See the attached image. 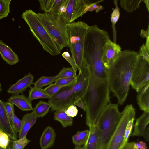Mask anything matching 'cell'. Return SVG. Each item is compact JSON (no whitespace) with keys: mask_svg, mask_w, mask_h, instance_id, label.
Instances as JSON below:
<instances>
[{"mask_svg":"<svg viewBox=\"0 0 149 149\" xmlns=\"http://www.w3.org/2000/svg\"><path fill=\"white\" fill-rule=\"evenodd\" d=\"M121 51L120 46L112 41L110 39L106 42L103 48L102 60L106 69L109 68Z\"/></svg>","mask_w":149,"mask_h":149,"instance_id":"12","label":"cell"},{"mask_svg":"<svg viewBox=\"0 0 149 149\" xmlns=\"http://www.w3.org/2000/svg\"><path fill=\"white\" fill-rule=\"evenodd\" d=\"M57 79L56 75L47 76H43L40 77L33 84L34 87L42 88L43 87L53 83Z\"/></svg>","mask_w":149,"mask_h":149,"instance_id":"29","label":"cell"},{"mask_svg":"<svg viewBox=\"0 0 149 149\" xmlns=\"http://www.w3.org/2000/svg\"><path fill=\"white\" fill-rule=\"evenodd\" d=\"M64 0H38L40 7L45 13H54L58 9Z\"/></svg>","mask_w":149,"mask_h":149,"instance_id":"22","label":"cell"},{"mask_svg":"<svg viewBox=\"0 0 149 149\" xmlns=\"http://www.w3.org/2000/svg\"><path fill=\"white\" fill-rule=\"evenodd\" d=\"M110 39L105 30L96 25L89 26L85 38L83 62L88 65L91 74L99 79L107 78L102 57L103 47Z\"/></svg>","mask_w":149,"mask_h":149,"instance_id":"2","label":"cell"},{"mask_svg":"<svg viewBox=\"0 0 149 149\" xmlns=\"http://www.w3.org/2000/svg\"><path fill=\"white\" fill-rule=\"evenodd\" d=\"M89 133L84 149H99V134L95 124L89 127Z\"/></svg>","mask_w":149,"mask_h":149,"instance_id":"18","label":"cell"},{"mask_svg":"<svg viewBox=\"0 0 149 149\" xmlns=\"http://www.w3.org/2000/svg\"><path fill=\"white\" fill-rule=\"evenodd\" d=\"M7 102L15 105L22 111H32L33 109L31 101L23 94L12 95Z\"/></svg>","mask_w":149,"mask_h":149,"instance_id":"16","label":"cell"},{"mask_svg":"<svg viewBox=\"0 0 149 149\" xmlns=\"http://www.w3.org/2000/svg\"><path fill=\"white\" fill-rule=\"evenodd\" d=\"M29 92L28 99L31 101L39 99H50V97L46 93L43 89L34 87H30Z\"/></svg>","mask_w":149,"mask_h":149,"instance_id":"25","label":"cell"},{"mask_svg":"<svg viewBox=\"0 0 149 149\" xmlns=\"http://www.w3.org/2000/svg\"><path fill=\"white\" fill-rule=\"evenodd\" d=\"M65 111L67 115L69 117L73 118L76 116L78 113V110L76 106L72 105L65 110Z\"/></svg>","mask_w":149,"mask_h":149,"instance_id":"40","label":"cell"},{"mask_svg":"<svg viewBox=\"0 0 149 149\" xmlns=\"http://www.w3.org/2000/svg\"><path fill=\"white\" fill-rule=\"evenodd\" d=\"M149 50L148 49L145 47V45L143 44L140 48L139 50V55L143 58L148 62H149Z\"/></svg>","mask_w":149,"mask_h":149,"instance_id":"41","label":"cell"},{"mask_svg":"<svg viewBox=\"0 0 149 149\" xmlns=\"http://www.w3.org/2000/svg\"><path fill=\"white\" fill-rule=\"evenodd\" d=\"M81 108L84 111H86V107L84 102L82 99L79 100L76 102L74 104Z\"/></svg>","mask_w":149,"mask_h":149,"instance_id":"45","label":"cell"},{"mask_svg":"<svg viewBox=\"0 0 149 149\" xmlns=\"http://www.w3.org/2000/svg\"><path fill=\"white\" fill-rule=\"evenodd\" d=\"M149 84V62L140 56L134 66L130 82L132 88L138 92Z\"/></svg>","mask_w":149,"mask_h":149,"instance_id":"10","label":"cell"},{"mask_svg":"<svg viewBox=\"0 0 149 149\" xmlns=\"http://www.w3.org/2000/svg\"><path fill=\"white\" fill-rule=\"evenodd\" d=\"M110 91L107 79L97 78L91 73L88 88L82 99L86 106V123L88 127L95 124L101 113L110 103Z\"/></svg>","mask_w":149,"mask_h":149,"instance_id":"3","label":"cell"},{"mask_svg":"<svg viewBox=\"0 0 149 149\" xmlns=\"http://www.w3.org/2000/svg\"><path fill=\"white\" fill-rule=\"evenodd\" d=\"M54 119L55 120L59 122L64 128L72 126L73 125V120L72 118L68 116L64 109H61L55 111Z\"/></svg>","mask_w":149,"mask_h":149,"instance_id":"23","label":"cell"},{"mask_svg":"<svg viewBox=\"0 0 149 149\" xmlns=\"http://www.w3.org/2000/svg\"><path fill=\"white\" fill-rule=\"evenodd\" d=\"M13 141L11 140L9 144L6 148H4L1 147L0 146V149H11V146Z\"/></svg>","mask_w":149,"mask_h":149,"instance_id":"49","label":"cell"},{"mask_svg":"<svg viewBox=\"0 0 149 149\" xmlns=\"http://www.w3.org/2000/svg\"><path fill=\"white\" fill-rule=\"evenodd\" d=\"M76 75L72 67H64L56 76L57 78H61L74 77Z\"/></svg>","mask_w":149,"mask_h":149,"instance_id":"31","label":"cell"},{"mask_svg":"<svg viewBox=\"0 0 149 149\" xmlns=\"http://www.w3.org/2000/svg\"><path fill=\"white\" fill-rule=\"evenodd\" d=\"M74 149H84L83 147L81 146H75Z\"/></svg>","mask_w":149,"mask_h":149,"instance_id":"50","label":"cell"},{"mask_svg":"<svg viewBox=\"0 0 149 149\" xmlns=\"http://www.w3.org/2000/svg\"><path fill=\"white\" fill-rule=\"evenodd\" d=\"M63 57L70 64L76 74L77 68L75 62L73 58L71 56L69 53L67 51L64 52L62 54Z\"/></svg>","mask_w":149,"mask_h":149,"instance_id":"38","label":"cell"},{"mask_svg":"<svg viewBox=\"0 0 149 149\" xmlns=\"http://www.w3.org/2000/svg\"><path fill=\"white\" fill-rule=\"evenodd\" d=\"M54 130L48 126L44 130L40 139V144L41 149H48L53 145L56 138Z\"/></svg>","mask_w":149,"mask_h":149,"instance_id":"17","label":"cell"},{"mask_svg":"<svg viewBox=\"0 0 149 149\" xmlns=\"http://www.w3.org/2000/svg\"><path fill=\"white\" fill-rule=\"evenodd\" d=\"M143 0H120L121 7L128 12H132L139 7L140 3Z\"/></svg>","mask_w":149,"mask_h":149,"instance_id":"27","label":"cell"},{"mask_svg":"<svg viewBox=\"0 0 149 149\" xmlns=\"http://www.w3.org/2000/svg\"><path fill=\"white\" fill-rule=\"evenodd\" d=\"M4 103L6 112L11 122L15 114L14 105L8 102H4Z\"/></svg>","mask_w":149,"mask_h":149,"instance_id":"37","label":"cell"},{"mask_svg":"<svg viewBox=\"0 0 149 149\" xmlns=\"http://www.w3.org/2000/svg\"><path fill=\"white\" fill-rule=\"evenodd\" d=\"M11 140L6 133L0 130V146L1 147L6 148Z\"/></svg>","mask_w":149,"mask_h":149,"instance_id":"36","label":"cell"},{"mask_svg":"<svg viewBox=\"0 0 149 149\" xmlns=\"http://www.w3.org/2000/svg\"><path fill=\"white\" fill-rule=\"evenodd\" d=\"M118 104L110 103L105 107L95 124L99 134V149H104L115 130L122 113Z\"/></svg>","mask_w":149,"mask_h":149,"instance_id":"5","label":"cell"},{"mask_svg":"<svg viewBox=\"0 0 149 149\" xmlns=\"http://www.w3.org/2000/svg\"><path fill=\"white\" fill-rule=\"evenodd\" d=\"M11 0H0V19L6 17L10 12Z\"/></svg>","mask_w":149,"mask_h":149,"instance_id":"30","label":"cell"},{"mask_svg":"<svg viewBox=\"0 0 149 149\" xmlns=\"http://www.w3.org/2000/svg\"><path fill=\"white\" fill-rule=\"evenodd\" d=\"M54 83L58 86H68L73 84H69L66 78H57Z\"/></svg>","mask_w":149,"mask_h":149,"instance_id":"43","label":"cell"},{"mask_svg":"<svg viewBox=\"0 0 149 149\" xmlns=\"http://www.w3.org/2000/svg\"><path fill=\"white\" fill-rule=\"evenodd\" d=\"M134 149H147L146 144L143 141H138L135 143L133 146Z\"/></svg>","mask_w":149,"mask_h":149,"instance_id":"44","label":"cell"},{"mask_svg":"<svg viewBox=\"0 0 149 149\" xmlns=\"http://www.w3.org/2000/svg\"><path fill=\"white\" fill-rule=\"evenodd\" d=\"M142 1L144 2L145 4L146 8L149 11V0H143Z\"/></svg>","mask_w":149,"mask_h":149,"instance_id":"48","label":"cell"},{"mask_svg":"<svg viewBox=\"0 0 149 149\" xmlns=\"http://www.w3.org/2000/svg\"><path fill=\"white\" fill-rule=\"evenodd\" d=\"M42 25L61 52L69 47L67 25L60 17L52 13H38Z\"/></svg>","mask_w":149,"mask_h":149,"instance_id":"7","label":"cell"},{"mask_svg":"<svg viewBox=\"0 0 149 149\" xmlns=\"http://www.w3.org/2000/svg\"><path fill=\"white\" fill-rule=\"evenodd\" d=\"M91 3L86 0H68L65 12L59 16L67 25L86 13V8Z\"/></svg>","mask_w":149,"mask_h":149,"instance_id":"11","label":"cell"},{"mask_svg":"<svg viewBox=\"0 0 149 149\" xmlns=\"http://www.w3.org/2000/svg\"><path fill=\"white\" fill-rule=\"evenodd\" d=\"M135 117L132 118L128 121L125 130L124 141L125 143L128 142V140L130 136L133 127Z\"/></svg>","mask_w":149,"mask_h":149,"instance_id":"35","label":"cell"},{"mask_svg":"<svg viewBox=\"0 0 149 149\" xmlns=\"http://www.w3.org/2000/svg\"><path fill=\"white\" fill-rule=\"evenodd\" d=\"M143 136L146 141H148L149 140V128L148 127L145 129Z\"/></svg>","mask_w":149,"mask_h":149,"instance_id":"46","label":"cell"},{"mask_svg":"<svg viewBox=\"0 0 149 149\" xmlns=\"http://www.w3.org/2000/svg\"><path fill=\"white\" fill-rule=\"evenodd\" d=\"M139 56V53L134 51H121L107 69L110 90L121 105L128 95L133 70Z\"/></svg>","mask_w":149,"mask_h":149,"instance_id":"1","label":"cell"},{"mask_svg":"<svg viewBox=\"0 0 149 149\" xmlns=\"http://www.w3.org/2000/svg\"><path fill=\"white\" fill-rule=\"evenodd\" d=\"M121 113L118 125L104 149H122L126 143L124 141L125 130L129 121L135 117V109L132 104L127 105Z\"/></svg>","mask_w":149,"mask_h":149,"instance_id":"9","label":"cell"},{"mask_svg":"<svg viewBox=\"0 0 149 149\" xmlns=\"http://www.w3.org/2000/svg\"><path fill=\"white\" fill-rule=\"evenodd\" d=\"M64 86H58L53 83L45 88L43 90L51 99Z\"/></svg>","mask_w":149,"mask_h":149,"instance_id":"33","label":"cell"},{"mask_svg":"<svg viewBox=\"0 0 149 149\" xmlns=\"http://www.w3.org/2000/svg\"><path fill=\"white\" fill-rule=\"evenodd\" d=\"M2 88L0 83V92L2 93ZM0 130L8 136L13 141L17 140V134L13 128L5 110L4 102L0 99Z\"/></svg>","mask_w":149,"mask_h":149,"instance_id":"13","label":"cell"},{"mask_svg":"<svg viewBox=\"0 0 149 149\" xmlns=\"http://www.w3.org/2000/svg\"><path fill=\"white\" fill-rule=\"evenodd\" d=\"M0 54L2 59L8 64L13 65L19 61L17 54L1 40H0Z\"/></svg>","mask_w":149,"mask_h":149,"instance_id":"15","label":"cell"},{"mask_svg":"<svg viewBox=\"0 0 149 149\" xmlns=\"http://www.w3.org/2000/svg\"><path fill=\"white\" fill-rule=\"evenodd\" d=\"M138 93L137 100L140 110L149 112V84Z\"/></svg>","mask_w":149,"mask_h":149,"instance_id":"21","label":"cell"},{"mask_svg":"<svg viewBox=\"0 0 149 149\" xmlns=\"http://www.w3.org/2000/svg\"><path fill=\"white\" fill-rule=\"evenodd\" d=\"M37 118L32 112L26 113L23 116L22 127L19 132V139L26 136L30 129L36 123Z\"/></svg>","mask_w":149,"mask_h":149,"instance_id":"19","label":"cell"},{"mask_svg":"<svg viewBox=\"0 0 149 149\" xmlns=\"http://www.w3.org/2000/svg\"><path fill=\"white\" fill-rule=\"evenodd\" d=\"M10 123L15 131L17 133L19 132L22 125V120L19 119L15 114Z\"/></svg>","mask_w":149,"mask_h":149,"instance_id":"39","label":"cell"},{"mask_svg":"<svg viewBox=\"0 0 149 149\" xmlns=\"http://www.w3.org/2000/svg\"><path fill=\"white\" fill-rule=\"evenodd\" d=\"M51 107V106L48 102L40 100L33 108L32 112L37 118H42L48 113Z\"/></svg>","mask_w":149,"mask_h":149,"instance_id":"24","label":"cell"},{"mask_svg":"<svg viewBox=\"0 0 149 149\" xmlns=\"http://www.w3.org/2000/svg\"><path fill=\"white\" fill-rule=\"evenodd\" d=\"M31 141L24 136L18 140L13 141L11 149H24Z\"/></svg>","mask_w":149,"mask_h":149,"instance_id":"32","label":"cell"},{"mask_svg":"<svg viewBox=\"0 0 149 149\" xmlns=\"http://www.w3.org/2000/svg\"><path fill=\"white\" fill-rule=\"evenodd\" d=\"M103 0H100L95 3H91L88 4L86 7L85 11L86 12L87 11L93 12L95 10L96 13H98L103 8V6L102 5L98 4L100 2H103Z\"/></svg>","mask_w":149,"mask_h":149,"instance_id":"34","label":"cell"},{"mask_svg":"<svg viewBox=\"0 0 149 149\" xmlns=\"http://www.w3.org/2000/svg\"><path fill=\"white\" fill-rule=\"evenodd\" d=\"M117 2L118 1L117 0L114 1L115 8L113 9L111 17L113 29V42L115 43H116V31L115 25L118 20L120 16V9L118 6Z\"/></svg>","mask_w":149,"mask_h":149,"instance_id":"26","label":"cell"},{"mask_svg":"<svg viewBox=\"0 0 149 149\" xmlns=\"http://www.w3.org/2000/svg\"><path fill=\"white\" fill-rule=\"evenodd\" d=\"M91 75L88 65L83 64L82 68L77 75L76 81L62 87L48 102L51 106V110L56 111L61 109L65 110L68 107L79 100L82 99L88 88Z\"/></svg>","mask_w":149,"mask_h":149,"instance_id":"4","label":"cell"},{"mask_svg":"<svg viewBox=\"0 0 149 149\" xmlns=\"http://www.w3.org/2000/svg\"><path fill=\"white\" fill-rule=\"evenodd\" d=\"M135 142H127L122 149H134L133 146Z\"/></svg>","mask_w":149,"mask_h":149,"instance_id":"47","label":"cell"},{"mask_svg":"<svg viewBox=\"0 0 149 149\" xmlns=\"http://www.w3.org/2000/svg\"><path fill=\"white\" fill-rule=\"evenodd\" d=\"M34 77L29 73L18 80L15 83L11 85L7 91L9 94L18 95L22 94L33 83Z\"/></svg>","mask_w":149,"mask_h":149,"instance_id":"14","label":"cell"},{"mask_svg":"<svg viewBox=\"0 0 149 149\" xmlns=\"http://www.w3.org/2000/svg\"><path fill=\"white\" fill-rule=\"evenodd\" d=\"M22 17L44 50L52 56L60 54L61 52L42 25L37 13L29 9L23 12Z\"/></svg>","mask_w":149,"mask_h":149,"instance_id":"6","label":"cell"},{"mask_svg":"<svg viewBox=\"0 0 149 149\" xmlns=\"http://www.w3.org/2000/svg\"><path fill=\"white\" fill-rule=\"evenodd\" d=\"M89 130H86L78 131L72 138L73 143L75 146H81L86 143L88 138Z\"/></svg>","mask_w":149,"mask_h":149,"instance_id":"28","label":"cell"},{"mask_svg":"<svg viewBox=\"0 0 149 149\" xmlns=\"http://www.w3.org/2000/svg\"><path fill=\"white\" fill-rule=\"evenodd\" d=\"M149 26H148V28L146 30L143 29L141 30L140 35L142 38H146V41L145 45L146 48L149 50Z\"/></svg>","mask_w":149,"mask_h":149,"instance_id":"42","label":"cell"},{"mask_svg":"<svg viewBox=\"0 0 149 149\" xmlns=\"http://www.w3.org/2000/svg\"><path fill=\"white\" fill-rule=\"evenodd\" d=\"M149 122V112L144 111L143 114L136 120L132 136H143Z\"/></svg>","mask_w":149,"mask_h":149,"instance_id":"20","label":"cell"},{"mask_svg":"<svg viewBox=\"0 0 149 149\" xmlns=\"http://www.w3.org/2000/svg\"><path fill=\"white\" fill-rule=\"evenodd\" d=\"M89 27L81 21L74 22L67 25L69 47L79 72L82 66L85 38Z\"/></svg>","mask_w":149,"mask_h":149,"instance_id":"8","label":"cell"}]
</instances>
